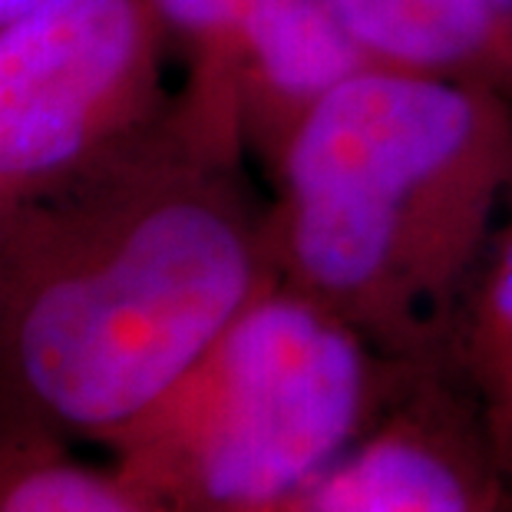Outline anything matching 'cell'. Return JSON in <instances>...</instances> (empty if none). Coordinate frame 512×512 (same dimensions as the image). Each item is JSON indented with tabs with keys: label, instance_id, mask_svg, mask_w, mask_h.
<instances>
[{
	"label": "cell",
	"instance_id": "obj_1",
	"mask_svg": "<svg viewBox=\"0 0 512 512\" xmlns=\"http://www.w3.org/2000/svg\"><path fill=\"white\" fill-rule=\"evenodd\" d=\"M248 152L172 96L129 143L0 202V446H110L275 285Z\"/></svg>",
	"mask_w": 512,
	"mask_h": 512
},
{
	"label": "cell",
	"instance_id": "obj_2",
	"mask_svg": "<svg viewBox=\"0 0 512 512\" xmlns=\"http://www.w3.org/2000/svg\"><path fill=\"white\" fill-rule=\"evenodd\" d=\"M275 281L380 351L433 364L512 215V96L364 63L268 162Z\"/></svg>",
	"mask_w": 512,
	"mask_h": 512
},
{
	"label": "cell",
	"instance_id": "obj_3",
	"mask_svg": "<svg viewBox=\"0 0 512 512\" xmlns=\"http://www.w3.org/2000/svg\"><path fill=\"white\" fill-rule=\"evenodd\" d=\"M420 367L275 281L106 453L159 512H258L351 450Z\"/></svg>",
	"mask_w": 512,
	"mask_h": 512
},
{
	"label": "cell",
	"instance_id": "obj_4",
	"mask_svg": "<svg viewBox=\"0 0 512 512\" xmlns=\"http://www.w3.org/2000/svg\"><path fill=\"white\" fill-rule=\"evenodd\" d=\"M149 0H47L0 34V202L76 176L169 110Z\"/></svg>",
	"mask_w": 512,
	"mask_h": 512
},
{
	"label": "cell",
	"instance_id": "obj_5",
	"mask_svg": "<svg viewBox=\"0 0 512 512\" xmlns=\"http://www.w3.org/2000/svg\"><path fill=\"white\" fill-rule=\"evenodd\" d=\"M258 512H512V489L473 407L427 364L351 450Z\"/></svg>",
	"mask_w": 512,
	"mask_h": 512
},
{
	"label": "cell",
	"instance_id": "obj_6",
	"mask_svg": "<svg viewBox=\"0 0 512 512\" xmlns=\"http://www.w3.org/2000/svg\"><path fill=\"white\" fill-rule=\"evenodd\" d=\"M364 63L328 0H268L248 20L228 70V106L248 156L268 166L301 116Z\"/></svg>",
	"mask_w": 512,
	"mask_h": 512
},
{
	"label": "cell",
	"instance_id": "obj_7",
	"mask_svg": "<svg viewBox=\"0 0 512 512\" xmlns=\"http://www.w3.org/2000/svg\"><path fill=\"white\" fill-rule=\"evenodd\" d=\"M367 63L486 83L512 96V57L486 0H328Z\"/></svg>",
	"mask_w": 512,
	"mask_h": 512
},
{
	"label": "cell",
	"instance_id": "obj_8",
	"mask_svg": "<svg viewBox=\"0 0 512 512\" xmlns=\"http://www.w3.org/2000/svg\"><path fill=\"white\" fill-rule=\"evenodd\" d=\"M433 364L473 407L512 489V215L473 271Z\"/></svg>",
	"mask_w": 512,
	"mask_h": 512
},
{
	"label": "cell",
	"instance_id": "obj_9",
	"mask_svg": "<svg viewBox=\"0 0 512 512\" xmlns=\"http://www.w3.org/2000/svg\"><path fill=\"white\" fill-rule=\"evenodd\" d=\"M265 4L268 0H149L169 50L185 63L179 100L215 133L242 146V126L228 106V70L248 20Z\"/></svg>",
	"mask_w": 512,
	"mask_h": 512
},
{
	"label": "cell",
	"instance_id": "obj_10",
	"mask_svg": "<svg viewBox=\"0 0 512 512\" xmlns=\"http://www.w3.org/2000/svg\"><path fill=\"white\" fill-rule=\"evenodd\" d=\"M0 512H159L113 473L60 443L0 446Z\"/></svg>",
	"mask_w": 512,
	"mask_h": 512
},
{
	"label": "cell",
	"instance_id": "obj_11",
	"mask_svg": "<svg viewBox=\"0 0 512 512\" xmlns=\"http://www.w3.org/2000/svg\"><path fill=\"white\" fill-rule=\"evenodd\" d=\"M43 4H47V0H0V34L20 24V20L30 17Z\"/></svg>",
	"mask_w": 512,
	"mask_h": 512
},
{
	"label": "cell",
	"instance_id": "obj_12",
	"mask_svg": "<svg viewBox=\"0 0 512 512\" xmlns=\"http://www.w3.org/2000/svg\"><path fill=\"white\" fill-rule=\"evenodd\" d=\"M489 14H493L499 34H503L506 47H509V57H512V0H486Z\"/></svg>",
	"mask_w": 512,
	"mask_h": 512
}]
</instances>
